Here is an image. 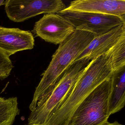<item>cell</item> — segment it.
Returning a JSON list of instances; mask_svg holds the SVG:
<instances>
[{"label": "cell", "mask_w": 125, "mask_h": 125, "mask_svg": "<svg viewBox=\"0 0 125 125\" xmlns=\"http://www.w3.org/2000/svg\"><path fill=\"white\" fill-rule=\"evenodd\" d=\"M4 2L5 0H0V6L2 5H4Z\"/></svg>", "instance_id": "16"}, {"label": "cell", "mask_w": 125, "mask_h": 125, "mask_svg": "<svg viewBox=\"0 0 125 125\" xmlns=\"http://www.w3.org/2000/svg\"><path fill=\"white\" fill-rule=\"evenodd\" d=\"M114 70L109 51L90 61L65 98L44 125H69L80 104L103 82L110 79Z\"/></svg>", "instance_id": "1"}, {"label": "cell", "mask_w": 125, "mask_h": 125, "mask_svg": "<svg viewBox=\"0 0 125 125\" xmlns=\"http://www.w3.org/2000/svg\"><path fill=\"white\" fill-rule=\"evenodd\" d=\"M90 61L83 59L71 65L39 100L29 115L28 125H44L82 74Z\"/></svg>", "instance_id": "3"}, {"label": "cell", "mask_w": 125, "mask_h": 125, "mask_svg": "<svg viewBox=\"0 0 125 125\" xmlns=\"http://www.w3.org/2000/svg\"><path fill=\"white\" fill-rule=\"evenodd\" d=\"M28 125V124H26V125Z\"/></svg>", "instance_id": "18"}, {"label": "cell", "mask_w": 125, "mask_h": 125, "mask_svg": "<svg viewBox=\"0 0 125 125\" xmlns=\"http://www.w3.org/2000/svg\"><path fill=\"white\" fill-rule=\"evenodd\" d=\"M35 39L31 32L0 27V50L10 57L20 51L32 49Z\"/></svg>", "instance_id": "9"}, {"label": "cell", "mask_w": 125, "mask_h": 125, "mask_svg": "<svg viewBox=\"0 0 125 125\" xmlns=\"http://www.w3.org/2000/svg\"><path fill=\"white\" fill-rule=\"evenodd\" d=\"M109 112L113 115L121 110L125 104V66L115 70L110 79Z\"/></svg>", "instance_id": "11"}, {"label": "cell", "mask_w": 125, "mask_h": 125, "mask_svg": "<svg viewBox=\"0 0 125 125\" xmlns=\"http://www.w3.org/2000/svg\"><path fill=\"white\" fill-rule=\"evenodd\" d=\"M4 99V98H2V97H0V101L3 100Z\"/></svg>", "instance_id": "17"}, {"label": "cell", "mask_w": 125, "mask_h": 125, "mask_svg": "<svg viewBox=\"0 0 125 125\" xmlns=\"http://www.w3.org/2000/svg\"><path fill=\"white\" fill-rule=\"evenodd\" d=\"M83 12L125 18V0H77L60 12Z\"/></svg>", "instance_id": "8"}, {"label": "cell", "mask_w": 125, "mask_h": 125, "mask_svg": "<svg viewBox=\"0 0 125 125\" xmlns=\"http://www.w3.org/2000/svg\"><path fill=\"white\" fill-rule=\"evenodd\" d=\"M13 67L10 57L0 50V79L4 80L7 78Z\"/></svg>", "instance_id": "14"}, {"label": "cell", "mask_w": 125, "mask_h": 125, "mask_svg": "<svg viewBox=\"0 0 125 125\" xmlns=\"http://www.w3.org/2000/svg\"><path fill=\"white\" fill-rule=\"evenodd\" d=\"M114 71L125 66V33L109 50Z\"/></svg>", "instance_id": "13"}, {"label": "cell", "mask_w": 125, "mask_h": 125, "mask_svg": "<svg viewBox=\"0 0 125 125\" xmlns=\"http://www.w3.org/2000/svg\"><path fill=\"white\" fill-rule=\"evenodd\" d=\"M5 10L10 20L24 21L42 14H56L66 8L61 0H7Z\"/></svg>", "instance_id": "5"}, {"label": "cell", "mask_w": 125, "mask_h": 125, "mask_svg": "<svg viewBox=\"0 0 125 125\" xmlns=\"http://www.w3.org/2000/svg\"><path fill=\"white\" fill-rule=\"evenodd\" d=\"M56 14L71 24L76 30L89 32L96 36L125 24V18L113 15L76 11Z\"/></svg>", "instance_id": "6"}, {"label": "cell", "mask_w": 125, "mask_h": 125, "mask_svg": "<svg viewBox=\"0 0 125 125\" xmlns=\"http://www.w3.org/2000/svg\"><path fill=\"white\" fill-rule=\"evenodd\" d=\"M125 33V24L114 28L104 34L96 36L74 62L87 59L90 61L108 52Z\"/></svg>", "instance_id": "10"}, {"label": "cell", "mask_w": 125, "mask_h": 125, "mask_svg": "<svg viewBox=\"0 0 125 125\" xmlns=\"http://www.w3.org/2000/svg\"><path fill=\"white\" fill-rule=\"evenodd\" d=\"M96 36L91 33L76 30L60 44L48 67L42 74V78L36 88L30 104L31 111L35 108L45 92L56 83Z\"/></svg>", "instance_id": "2"}, {"label": "cell", "mask_w": 125, "mask_h": 125, "mask_svg": "<svg viewBox=\"0 0 125 125\" xmlns=\"http://www.w3.org/2000/svg\"><path fill=\"white\" fill-rule=\"evenodd\" d=\"M74 27L57 14H45L35 23L32 31L46 42L57 45L75 31Z\"/></svg>", "instance_id": "7"}, {"label": "cell", "mask_w": 125, "mask_h": 125, "mask_svg": "<svg viewBox=\"0 0 125 125\" xmlns=\"http://www.w3.org/2000/svg\"><path fill=\"white\" fill-rule=\"evenodd\" d=\"M20 112L17 97L0 101V125H12Z\"/></svg>", "instance_id": "12"}, {"label": "cell", "mask_w": 125, "mask_h": 125, "mask_svg": "<svg viewBox=\"0 0 125 125\" xmlns=\"http://www.w3.org/2000/svg\"><path fill=\"white\" fill-rule=\"evenodd\" d=\"M104 125H123L119 123L117 121H115L113 123H110L109 122H107V123Z\"/></svg>", "instance_id": "15"}, {"label": "cell", "mask_w": 125, "mask_h": 125, "mask_svg": "<svg viewBox=\"0 0 125 125\" xmlns=\"http://www.w3.org/2000/svg\"><path fill=\"white\" fill-rule=\"evenodd\" d=\"M110 79L97 86L78 105L69 125H104L109 117Z\"/></svg>", "instance_id": "4"}]
</instances>
